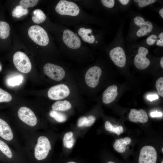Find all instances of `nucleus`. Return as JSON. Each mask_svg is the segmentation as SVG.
<instances>
[{"instance_id":"obj_30","label":"nucleus","mask_w":163,"mask_h":163,"mask_svg":"<svg viewBox=\"0 0 163 163\" xmlns=\"http://www.w3.org/2000/svg\"><path fill=\"white\" fill-rule=\"evenodd\" d=\"M106 130L107 131H110L116 133L118 135H119L123 132L122 126H119L117 127H114L111 123H110L107 126Z\"/></svg>"},{"instance_id":"obj_32","label":"nucleus","mask_w":163,"mask_h":163,"mask_svg":"<svg viewBox=\"0 0 163 163\" xmlns=\"http://www.w3.org/2000/svg\"><path fill=\"white\" fill-rule=\"evenodd\" d=\"M140 7L143 8L155 3V0H134L133 1Z\"/></svg>"},{"instance_id":"obj_27","label":"nucleus","mask_w":163,"mask_h":163,"mask_svg":"<svg viewBox=\"0 0 163 163\" xmlns=\"http://www.w3.org/2000/svg\"><path fill=\"white\" fill-rule=\"evenodd\" d=\"M0 150L9 158L12 156V152L8 145L3 141L0 140Z\"/></svg>"},{"instance_id":"obj_17","label":"nucleus","mask_w":163,"mask_h":163,"mask_svg":"<svg viewBox=\"0 0 163 163\" xmlns=\"http://www.w3.org/2000/svg\"><path fill=\"white\" fill-rule=\"evenodd\" d=\"M146 44L149 46L155 45L163 46V32H161L159 34H152L149 35L146 39Z\"/></svg>"},{"instance_id":"obj_2","label":"nucleus","mask_w":163,"mask_h":163,"mask_svg":"<svg viewBox=\"0 0 163 163\" xmlns=\"http://www.w3.org/2000/svg\"><path fill=\"white\" fill-rule=\"evenodd\" d=\"M28 34L31 39L37 44L45 46L49 42V38L46 31L40 26H31L28 30Z\"/></svg>"},{"instance_id":"obj_38","label":"nucleus","mask_w":163,"mask_h":163,"mask_svg":"<svg viewBox=\"0 0 163 163\" xmlns=\"http://www.w3.org/2000/svg\"><path fill=\"white\" fill-rule=\"evenodd\" d=\"M118 1L122 5H128L130 2L129 0H119Z\"/></svg>"},{"instance_id":"obj_12","label":"nucleus","mask_w":163,"mask_h":163,"mask_svg":"<svg viewBox=\"0 0 163 163\" xmlns=\"http://www.w3.org/2000/svg\"><path fill=\"white\" fill-rule=\"evenodd\" d=\"M18 115L21 120L30 126H34L37 124V119L35 114L28 107H21L18 110Z\"/></svg>"},{"instance_id":"obj_28","label":"nucleus","mask_w":163,"mask_h":163,"mask_svg":"<svg viewBox=\"0 0 163 163\" xmlns=\"http://www.w3.org/2000/svg\"><path fill=\"white\" fill-rule=\"evenodd\" d=\"M38 0H21L20 4L24 8L27 9L29 7H33L37 5Z\"/></svg>"},{"instance_id":"obj_29","label":"nucleus","mask_w":163,"mask_h":163,"mask_svg":"<svg viewBox=\"0 0 163 163\" xmlns=\"http://www.w3.org/2000/svg\"><path fill=\"white\" fill-rule=\"evenodd\" d=\"M12 99L9 93L0 88V102H9Z\"/></svg>"},{"instance_id":"obj_14","label":"nucleus","mask_w":163,"mask_h":163,"mask_svg":"<svg viewBox=\"0 0 163 163\" xmlns=\"http://www.w3.org/2000/svg\"><path fill=\"white\" fill-rule=\"evenodd\" d=\"M129 119L131 122L137 123H145L148 120V116L146 112L143 109L137 110L135 109L130 110L129 115Z\"/></svg>"},{"instance_id":"obj_9","label":"nucleus","mask_w":163,"mask_h":163,"mask_svg":"<svg viewBox=\"0 0 163 163\" xmlns=\"http://www.w3.org/2000/svg\"><path fill=\"white\" fill-rule=\"evenodd\" d=\"M157 156L156 151L153 147L145 146L140 151L139 163H156Z\"/></svg>"},{"instance_id":"obj_45","label":"nucleus","mask_w":163,"mask_h":163,"mask_svg":"<svg viewBox=\"0 0 163 163\" xmlns=\"http://www.w3.org/2000/svg\"><path fill=\"white\" fill-rule=\"evenodd\" d=\"M161 163H163V161H162Z\"/></svg>"},{"instance_id":"obj_10","label":"nucleus","mask_w":163,"mask_h":163,"mask_svg":"<svg viewBox=\"0 0 163 163\" xmlns=\"http://www.w3.org/2000/svg\"><path fill=\"white\" fill-rule=\"evenodd\" d=\"M110 57L117 66L122 68L126 64V58L124 50L123 48L120 45H116L110 52Z\"/></svg>"},{"instance_id":"obj_3","label":"nucleus","mask_w":163,"mask_h":163,"mask_svg":"<svg viewBox=\"0 0 163 163\" xmlns=\"http://www.w3.org/2000/svg\"><path fill=\"white\" fill-rule=\"evenodd\" d=\"M13 62L16 68L20 72L27 73L31 70L32 65L27 56L24 53L18 51L13 56Z\"/></svg>"},{"instance_id":"obj_31","label":"nucleus","mask_w":163,"mask_h":163,"mask_svg":"<svg viewBox=\"0 0 163 163\" xmlns=\"http://www.w3.org/2000/svg\"><path fill=\"white\" fill-rule=\"evenodd\" d=\"M155 85L158 94L162 97H163V78H159L156 81Z\"/></svg>"},{"instance_id":"obj_36","label":"nucleus","mask_w":163,"mask_h":163,"mask_svg":"<svg viewBox=\"0 0 163 163\" xmlns=\"http://www.w3.org/2000/svg\"><path fill=\"white\" fill-rule=\"evenodd\" d=\"M151 116L153 117H161L162 116V113L161 112L156 111L151 113Z\"/></svg>"},{"instance_id":"obj_15","label":"nucleus","mask_w":163,"mask_h":163,"mask_svg":"<svg viewBox=\"0 0 163 163\" xmlns=\"http://www.w3.org/2000/svg\"><path fill=\"white\" fill-rule=\"evenodd\" d=\"M117 89V86L115 85L110 86L106 88L103 94V102L108 104L113 101L118 94Z\"/></svg>"},{"instance_id":"obj_13","label":"nucleus","mask_w":163,"mask_h":163,"mask_svg":"<svg viewBox=\"0 0 163 163\" xmlns=\"http://www.w3.org/2000/svg\"><path fill=\"white\" fill-rule=\"evenodd\" d=\"M62 40L64 43L71 49H78L81 45V40L77 34L69 29L64 31Z\"/></svg>"},{"instance_id":"obj_1","label":"nucleus","mask_w":163,"mask_h":163,"mask_svg":"<svg viewBox=\"0 0 163 163\" xmlns=\"http://www.w3.org/2000/svg\"><path fill=\"white\" fill-rule=\"evenodd\" d=\"M135 30L134 35L137 37L146 36L151 33L153 30V25L151 21L146 20L141 16L137 15L133 18Z\"/></svg>"},{"instance_id":"obj_16","label":"nucleus","mask_w":163,"mask_h":163,"mask_svg":"<svg viewBox=\"0 0 163 163\" xmlns=\"http://www.w3.org/2000/svg\"><path fill=\"white\" fill-rule=\"evenodd\" d=\"M0 136L7 141H10L13 138L12 131L8 124L0 118Z\"/></svg>"},{"instance_id":"obj_35","label":"nucleus","mask_w":163,"mask_h":163,"mask_svg":"<svg viewBox=\"0 0 163 163\" xmlns=\"http://www.w3.org/2000/svg\"><path fill=\"white\" fill-rule=\"evenodd\" d=\"M87 120V117H80L78 120L77 125L78 127H82L85 126Z\"/></svg>"},{"instance_id":"obj_26","label":"nucleus","mask_w":163,"mask_h":163,"mask_svg":"<svg viewBox=\"0 0 163 163\" xmlns=\"http://www.w3.org/2000/svg\"><path fill=\"white\" fill-rule=\"evenodd\" d=\"M50 116L59 122H63L66 120V116L64 114L55 110H52L50 113Z\"/></svg>"},{"instance_id":"obj_39","label":"nucleus","mask_w":163,"mask_h":163,"mask_svg":"<svg viewBox=\"0 0 163 163\" xmlns=\"http://www.w3.org/2000/svg\"><path fill=\"white\" fill-rule=\"evenodd\" d=\"M159 13L162 19L163 18V8H161L159 11Z\"/></svg>"},{"instance_id":"obj_18","label":"nucleus","mask_w":163,"mask_h":163,"mask_svg":"<svg viewBox=\"0 0 163 163\" xmlns=\"http://www.w3.org/2000/svg\"><path fill=\"white\" fill-rule=\"evenodd\" d=\"M131 141V139L129 137L117 139L113 144V148L117 152L123 153L126 151V146L130 144Z\"/></svg>"},{"instance_id":"obj_11","label":"nucleus","mask_w":163,"mask_h":163,"mask_svg":"<svg viewBox=\"0 0 163 163\" xmlns=\"http://www.w3.org/2000/svg\"><path fill=\"white\" fill-rule=\"evenodd\" d=\"M101 73V69L98 66H94L89 69L85 76V82L87 85L92 88L97 86Z\"/></svg>"},{"instance_id":"obj_24","label":"nucleus","mask_w":163,"mask_h":163,"mask_svg":"<svg viewBox=\"0 0 163 163\" xmlns=\"http://www.w3.org/2000/svg\"><path fill=\"white\" fill-rule=\"evenodd\" d=\"M10 27L6 22L0 21V38L2 39L7 38L10 34Z\"/></svg>"},{"instance_id":"obj_21","label":"nucleus","mask_w":163,"mask_h":163,"mask_svg":"<svg viewBox=\"0 0 163 163\" xmlns=\"http://www.w3.org/2000/svg\"><path fill=\"white\" fill-rule=\"evenodd\" d=\"M34 15L32 19L35 23L39 24L43 22L46 19V16L43 12L40 9H36L33 12Z\"/></svg>"},{"instance_id":"obj_19","label":"nucleus","mask_w":163,"mask_h":163,"mask_svg":"<svg viewBox=\"0 0 163 163\" xmlns=\"http://www.w3.org/2000/svg\"><path fill=\"white\" fill-rule=\"evenodd\" d=\"M92 32V30L90 29H85L84 28L81 27L79 29L78 34L84 41L89 43H92L94 42L95 38L93 35H89V34L91 33Z\"/></svg>"},{"instance_id":"obj_20","label":"nucleus","mask_w":163,"mask_h":163,"mask_svg":"<svg viewBox=\"0 0 163 163\" xmlns=\"http://www.w3.org/2000/svg\"><path fill=\"white\" fill-rule=\"evenodd\" d=\"M71 107V104L67 100L57 101L52 106L53 110L55 111H65L70 109Z\"/></svg>"},{"instance_id":"obj_5","label":"nucleus","mask_w":163,"mask_h":163,"mask_svg":"<svg viewBox=\"0 0 163 163\" xmlns=\"http://www.w3.org/2000/svg\"><path fill=\"white\" fill-rule=\"evenodd\" d=\"M51 149L50 143L48 139L44 136H40L34 149L35 158L38 160L44 159Z\"/></svg>"},{"instance_id":"obj_34","label":"nucleus","mask_w":163,"mask_h":163,"mask_svg":"<svg viewBox=\"0 0 163 163\" xmlns=\"http://www.w3.org/2000/svg\"><path fill=\"white\" fill-rule=\"evenodd\" d=\"M87 117L86 123L85 125L86 126H90L94 123L96 120L95 117L93 116L90 115Z\"/></svg>"},{"instance_id":"obj_22","label":"nucleus","mask_w":163,"mask_h":163,"mask_svg":"<svg viewBox=\"0 0 163 163\" xmlns=\"http://www.w3.org/2000/svg\"><path fill=\"white\" fill-rule=\"evenodd\" d=\"M23 77L21 75H15L8 78L6 82L8 85L11 86L19 85L22 82Z\"/></svg>"},{"instance_id":"obj_43","label":"nucleus","mask_w":163,"mask_h":163,"mask_svg":"<svg viewBox=\"0 0 163 163\" xmlns=\"http://www.w3.org/2000/svg\"><path fill=\"white\" fill-rule=\"evenodd\" d=\"M107 163H115L113 162H112V161H109Z\"/></svg>"},{"instance_id":"obj_23","label":"nucleus","mask_w":163,"mask_h":163,"mask_svg":"<svg viewBox=\"0 0 163 163\" xmlns=\"http://www.w3.org/2000/svg\"><path fill=\"white\" fill-rule=\"evenodd\" d=\"M74 142L75 139L72 132H69L65 134L63 138V143L65 147L71 148L74 145Z\"/></svg>"},{"instance_id":"obj_7","label":"nucleus","mask_w":163,"mask_h":163,"mask_svg":"<svg viewBox=\"0 0 163 163\" xmlns=\"http://www.w3.org/2000/svg\"><path fill=\"white\" fill-rule=\"evenodd\" d=\"M43 69L45 74L54 80L61 81L65 76L64 70L58 66L48 63L45 65Z\"/></svg>"},{"instance_id":"obj_8","label":"nucleus","mask_w":163,"mask_h":163,"mask_svg":"<svg viewBox=\"0 0 163 163\" xmlns=\"http://www.w3.org/2000/svg\"><path fill=\"white\" fill-rule=\"evenodd\" d=\"M69 93L70 90L68 86L64 84H60L50 88L47 94L50 99L59 100L67 97Z\"/></svg>"},{"instance_id":"obj_44","label":"nucleus","mask_w":163,"mask_h":163,"mask_svg":"<svg viewBox=\"0 0 163 163\" xmlns=\"http://www.w3.org/2000/svg\"><path fill=\"white\" fill-rule=\"evenodd\" d=\"M162 152H163V147L162 149Z\"/></svg>"},{"instance_id":"obj_42","label":"nucleus","mask_w":163,"mask_h":163,"mask_svg":"<svg viewBox=\"0 0 163 163\" xmlns=\"http://www.w3.org/2000/svg\"><path fill=\"white\" fill-rule=\"evenodd\" d=\"M67 163H77L75 162H73V161H70V162H69Z\"/></svg>"},{"instance_id":"obj_40","label":"nucleus","mask_w":163,"mask_h":163,"mask_svg":"<svg viewBox=\"0 0 163 163\" xmlns=\"http://www.w3.org/2000/svg\"><path fill=\"white\" fill-rule=\"evenodd\" d=\"M160 64L161 67L163 68V57H162L160 61Z\"/></svg>"},{"instance_id":"obj_6","label":"nucleus","mask_w":163,"mask_h":163,"mask_svg":"<svg viewBox=\"0 0 163 163\" xmlns=\"http://www.w3.org/2000/svg\"><path fill=\"white\" fill-rule=\"evenodd\" d=\"M137 48V53L134 59V63L135 66L138 69L143 70L148 67L150 64V60L146 56L149 53V50L146 47L139 46Z\"/></svg>"},{"instance_id":"obj_25","label":"nucleus","mask_w":163,"mask_h":163,"mask_svg":"<svg viewBox=\"0 0 163 163\" xmlns=\"http://www.w3.org/2000/svg\"><path fill=\"white\" fill-rule=\"evenodd\" d=\"M28 12L27 9H24L20 5H18L13 9L12 11V15L14 17L19 18L27 14Z\"/></svg>"},{"instance_id":"obj_37","label":"nucleus","mask_w":163,"mask_h":163,"mask_svg":"<svg viewBox=\"0 0 163 163\" xmlns=\"http://www.w3.org/2000/svg\"><path fill=\"white\" fill-rule=\"evenodd\" d=\"M158 96L156 94L150 95L147 96V99L151 101L158 99Z\"/></svg>"},{"instance_id":"obj_4","label":"nucleus","mask_w":163,"mask_h":163,"mask_svg":"<svg viewBox=\"0 0 163 163\" xmlns=\"http://www.w3.org/2000/svg\"><path fill=\"white\" fill-rule=\"evenodd\" d=\"M55 10L60 14L73 16L77 15L80 12L79 8L75 3L66 0H60Z\"/></svg>"},{"instance_id":"obj_41","label":"nucleus","mask_w":163,"mask_h":163,"mask_svg":"<svg viewBox=\"0 0 163 163\" xmlns=\"http://www.w3.org/2000/svg\"><path fill=\"white\" fill-rule=\"evenodd\" d=\"M2 66L1 64V63H0V72L2 70Z\"/></svg>"},{"instance_id":"obj_33","label":"nucleus","mask_w":163,"mask_h":163,"mask_svg":"<svg viewBox=\"0 0 163 163\" xmlns=\"http://www.w3.org/2000/svg\"><path fill=\"white\" fill-rule=\"evenodd\" d=\"M101 2L104 6L109 8L113 7L115 2L114 0H101Z\"/></svg>"}]
</instances>
